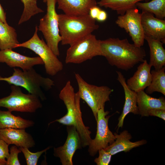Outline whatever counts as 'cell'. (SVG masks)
I'll return each mask as SVG.
<instances>
[{
	"mask_svg": "<svg viewBox=\"0 0 165 165\" xmlns=\"http://www.w3.org/2000/svg\"><path fill=\"white\" fill-rule=\"evenodd\" d=\"M100 41L103 56L118 69L128 71L145 60V49L130 43L127 38H109Z\"/></svg>",
	"mask_w": 165,
	"mask_h": 165,
	"instance_id": "cell-1",
	"label": "cell"
},
{
	"mask_svg": "<svg viewBox=\"0 0 165 165\" xmlns=\"http://www.w3.org/2000/svg\"><path fill=\"white\" fill-rule=\"evenodd\" d=\"M59 96L66 107L67 113L63 117L50 123L49 124L57 122L64 125L74 127L79 135L82 146H88L92 139L91 132L89 130L90 128L83 123L80 108L81 99L78 92H75L70 81L66 82Z\"/></svg>",
	"mask_w": 165,
	"mask_h": 165,
	"instance_id": "cell-2",
	"label": "cell"
},
{
	"mask_svg": "<svg viewBox=\"0 0 165 165\" xmlns=\"http://www.w3.org/2000/svg\"><path fill=\"white\" fill-rule=\"evenodd\" d=\"M59 33L63 45H71L99 28L90 15L71 16L58 14Z\"/></svg>",
	"mask_w": 165,
	"mask_h": 165,
	"instance_id": "cell-3",
	"label": "cell"
},
{
	"mask_svg": "<svg viewBox=\"0 0 165 165\" xmlns=\"http://www.w3.org/2000/svg\"><path fill=\"white\" fill-rule=\"evenodd\" d=\"M13 70L12 75L6 77H0V81L24 88L29 94L37 96L42 100L46 99L42 89L49 90L54 85L52 80L42 77L33 68L27 70L15 68Z\"/></svg>",
	"mask_w": 165,
	"mask_h": 165,
	"instance_id": "cell-4",
	"label": "cell"
},
{
	"mask_svg": "<svg viewBox=\"0 0 165 165\" xmlns=\"http://www.w3.org/2000/svg\"><path fill=\"white\" fill-rule=\"evenodd\" d=\"M75 77L80 97L90 108L97 121L98 111L105 106L106 102L109 101L110 96L113 90L107 86H98L89 84L78 73H75Z\"/></svg>",
	"mask_w": 165,
	"mask_h": 165,
	"instance_id": "cell-5",
	"label": "cell"
},
{
	"mask_svg": "<svg viewBox=\"0 0 165 165\" xmlns=\"http://www.w3.org/2000/svg\"><path fill=\"white\" fill-rule=\"evenodd\" d=\"M100 41L91 34L75 42L67 51L65 63L79 64L96 56H103Z\"/></svg>",
	"mask_w": 165,
	"mask_h": 165,
	"instance_id": "cell-6",
	"label": "cell"
},
{
	"mask_svg": "<svg viewBox=\"0 0 165 165\" xmlns=\"http://www.w3.org/2000/svg\"><path fill=\"white\" fill-rule=\"evenodd\" d=\"M35 28L34 33L30 39L17 44L15 48L22 47L32 50L42 60L46 73L54 76L63 69V64L44 40L39 38L37 34L38 26H36Z\"/></svg>",
	"mask_w": 165,
	"mask_h": 165,
	"instance_id": "cell-7",
	"label": "cell"
},
{
	"mask_svg": "<svg viewBox=\"0 0 165 165\" xmlns=\"http://www.w3.org/2000/svg\"><path fill=\"white\" fill-rule=\"evenodd\" d=\"M46 14L40 20L38 29L42 33L46 43L57 57L60 55L58 44L61 41L58 14L56 12V0H47Z\"/></svg>",
	"mask_w": 165,
	"mask_h": 165,
	"instance_id": "cell-8",
	"label": "cell"
},
{
	"mask_svg": "<svg viewBox=\"0 0 165 165\" xmlns=\"http://www.w3.org/2000/svg\"><path fill=\"white\" fill-rule=\"evenodd\" d=\"M9 95L0 99V107L12 111L33 113L41 108L39 98L30 94L23 93L20 86L12 85Z\"/></svg>",
	"mask_w": 165,
	"mask_h": 165,
	"instance_id": "cell-9",
	"label": "cell"
},
{
	"mask_svg": "<svg viewBox=\"0 0 165 165\" xmlns=\"http://www.w3.org/2000/svg\"><path fill=\"white\" fill-rule=\"evenodd\" d=\"M141 16L135 6L127 10L123 15H119L116 21V24L129 34L133 43L138 47L144 45L145 40Z\"/></svg>",
	"mask_w": 165,
	"mask_h": 165,
	"instance_id": "cell-10",
	"label": "cell"
},
{
	"mask_svg": "<svg viewBox=\"0 0 165 165\" xmlns=\"http://www.w3.org/2000/svg\"><path fill=\"white\" fill-rule=\"evenodd\" d=\"M109 113V112L105 111V106L97 112L96 134L88 145V151L91 156H94L99 150L107 148L116 139L115 135L108 127V121L110 116H107Z\"/></svg>",
	"mask_w": 165,
	"mask_h": 165,
	"instance_id": "cell-11",
	"label": "cell"
},
{
	"mask_svg": "<svg viewBox=\"0 0 165 165\" xmlns=\"http://www.w3.org/2000/svg\"><path fill=\"white\" fill-rule=\"evenodd\" d=\"M67 137L62 146L54 148V155L59 158L62 165H73V155L82 146L79 135L76 128L73 126H67Z\"/></svg>",
	"mask_w": 165,
	"mask_h": 165,
	"instance_id": "cell-12",
	"label": "cell"
},
{
	"mask_svg": "<svg viewBox=\"0 0 165 165\" xmlns=\"http://www.w3.org/2000/svg\"><path fill=\"white\" fill-rule=\"evenodd\" d=\"M0 63H5L11 68H20L23 70L29 69L36 65L44 64L42 60L39 56H26L11 49L0 50Z\"/></svg>",
	"mask_w": 165,
	"mask_h": 165,
	"instance_id": "cell-13",
	"label": "cell"
},
{
	"mask_svg": "<svg viewBox=\"0 0 165 165\" xmlns=\"http://www.w3.org/2000/svg\"><path fill=\"white\" fill-rule=\"evenodd\" d=\"M141 23L145 36L165 43V20L157 18L152 14L142 11Z\"/></svg>",
	"mask_w": 165,
	"mask_h": 165,
	"instance_id": "cell-14",
	"label": "cell"
},
{
	"mask_svg": "<svg viewBox=\"0 0 165 165\" xmlns=\"http://www.w3.org/2000/svg\"><path fill=\"white\" fill-rule=\"evenodd\" d=\"M117 80L123 87L125 96V101L123 110L119 117L117 125L118 128H122L126 116L129 113L135 115L139 114L137 106V94L131 90L126 83V78L119 71H116Z\"/></svg>",
	"mask_w": 165,
	"mask_h": 165,
	"instance_id": "cell-15",
	"label": "cell"
},
{
	"mask_svg": "<svg viewBox=\"0 0 165 165\" xmlns=\"http://www.w3.org/2000/svg\"><path fill=\"white\" fill-rule=\"evenodd\" d=\"M0 139L9 145L28 148L34 147L35 143L31 134L24 129L6 128L0 129Z\"/></svg>",
	"mask_w": 165,
	"mask_h": 165,
	"instance_id": "cell-16",
	"label": "cell"
},
{
	"mask_svg": "<svg viewBox=\"0 0 165 165\" xmlns=\"http://www.w3.org/2000/svg\"><path fill=\"white\" fill-rule=\"evenodd\" d=\"M58 9L64 14L71 16L89 14L90 9L97 5L96 0H56Z\"/></svg>",
	"mask_w": 165,
	"mask_h": 165,
	"instance_id": "cell-17",
	"label": "cell"
},
{
	"mask_svg": "<svg viewBox=\"0 0 165 165\" xmlns=\"http://www.w3.org/2000/svg\"><path fill=\"white\" fill-rule=\"evenodd\" d=\"M151 67L145 59L138 66L132 76L126 81L128 87L137 93L144 90L150 85L151 82Z\"/></svg>",
	"mask_w": 165,
	"mask_h": 165,
	"instance_id": "cell-18",
	"label": "cell"
},
{
	"mask_svg": "<svg viewBox=\"0 0 165 165\" xmlns=\"http://www.w3.org/2000/svg\"><path fill=\"white\" fill-rule=\"evenodd\" d=\"M116 139L113 142L104 149L112 156L122 152H128L132 148L145 145L147 141L143 139L134 142L130 141L131 134L127 130H124L119 134L115 133Z\"/></svg>",
	"mask_w": 165,
	"mask_h": 165,
	"instance_id": "cell-19",
	"label": "cell"
},
{
	"mask_svg": "<svg viewBox=\"0 0 165 165\" xmlns=\"http://www.w3.org/2000/svg\"><path fill=\"white\" fill-rule=\"evenodd\" d=\"M137 94V106L138 113L141 117L148 116V112L154 108L165 110V100L163 97L157 98L152 97L144 90Z\"/></svg>",
	"mask_w": 165,
	"mask_h": 165,
	"instance_id": "cell-20",
	"label": "cell"
},
{
	"mask_svg": "<svg viewBox=\"0 0 165 165\" xmlns=\"http://www.w3.org/2000/svg\"><path fill=\"white\" fill-rule=\"evenodd\" d=\"M150 50L149 64L155 69H159L165 66V50L163 43L160 40L145 36Z\"/></svg>",
	"mask_w": 165,
	"mask_h": 165,
	"instance_id": "cell-21",
	"label": "cell"
},
{
	"mask_svg": "<svg viewBox=\"0 0 165 165\" xmlns=\"http://www.w3.org/2000/svg\"><path fill=\"white\" fill-rule=\"evenodd\" d=\"M8 110H0V129L6 128L24 129L33 126L32 120L24 119L20 116H16Z\"/></svg>",
	"mask_w": 165,
	"mask_h": 165,
	"instance_id": "cell-22",
	"label": "cell"
},
{
	"mask_svg": "<svg viewBox=\"0 0 165 165\" xmlns=\"http://www.w3.org/2000/svg\"><path fill=\"white\" fill-rule=\"evenodd\" d=\"M19 43L15 29L0 20V50L15 48Z\"/></svg>",
	"mask_w": 165,
	"mask_h": 165,
	"instance_id": "cell-23",
	"label": "cell"
},
{
	"mask_svg": "<svg viewBox=\"0 0 165 165\" xmlns=\"http://www.w3.org/2000/svg\"><path fill=\"white\" fill-rule=\"evenodd\" d=\"M149 0H100L97 4L101 7L116 11L118 14L123 15L128 9L136 6L138 2Z\"/></svg>",
	"mask_w": 165,
	"mask_h": 165,
	"instance_id": "cell-24",
	"label": "cell"
},
{
	"mask_svg": "<svg viewBox=\"0 0 165 165\" xmlns=\"http://www.w3.org/2000/svg\"><path fill=\"white\" fill-rule=\"evenodd\" d=\"M165 67H163L151 71V81L150 85L146 89V93L151 94L157 92L165 95Z\"/></svg>",
	"mask_w": 165,
	"mask_h": 165,
	"instance_id": "cell-25",
	"label": "cell"
},
{
	"mask_svg": "<svg viewBox=\"0 0 165 165\" xmlns=\"http://www.w3.org/2000/svg\"><path fill=\"white\" fill-rule=\"evenodd\" d=\"M136 6L142 11L154 15L157 18L164 20L165 17V0H152L146 2H139L136 4Z\"/></svg>",
	"mask_w": 165,
	"mask_h": 165,
	"instance_id": "cell-26",
	"label": "cell"
},
{
	"mask_svg": "<svg viewBox=\"0 0 165 165\" xmlns=\"http://www.w3.org/2000/svg\"><path fill=\"white\" fill-rule=\"evenodd\" d=\"M23 3L24 9L22 14L18 22V24L29 20L32 16L44 11L38 7L37 0H21Z\"/></svg>",
	"mask_w": 165,
	"mask_h": 165,
	"instance_id": "cell-27",
	"label": "cell"
},
{
	"mask_svg": "<svg viewBox=\"0 0 165 165\" xmlns=\"http://www.w3.org/2000/svg\"><path fill=\"white\" fill-rule=\"evenodd\" d=\"M50 148L49 146L41 151L34 153L30 152L27 148L19 147L24 154L27 165H37L38 160L42 154Z\"/></svg>",
	"mask_w": 165,
	"mask_h": 165,
	"instance_id": "cell-28",
	"label": "cell"
},
{
	"mask_svg": "<svg viewBox=\"0 0 165 165\" xmlns=\"http://www.w3.org/2000/svg\"><path fill=\"white\" fill-rule=\"evenodd\" d=\"M8 158L7 159L6 165H20L18 155L21 152L18 147L15 145L12 146L10 148Z\"/></svg>",
	"mask_w": 165,
	"mask_h": 165,
	"instance_id": "cell-29",
	"label": "cell"
},
{
	"mask_svg": "<svg viewBox=\"0 0 165 165\" xmlns=\"http://www.w3.org/2000/svg\"><path fill=\"white\" fill-rule=\"evenodd\" d=\"M99 156L94 160L97 165H108L111 160L112 155L104 149L98 150Z\"/></svg>",
	"mask_w": 165,
	"mask_h": 165,
	"instance_id": "cell-30",
	"label": "cell"
},
{
	"mask_svg": "<svg viewBox=\"0 0 165 165\" xmlns=\"http://www.w3.org/2000/svg\"><path fill=\"white\" fill-rule=\"evenodd\" d=\"M9 145L0 139V165H6L7 159L9 155Z\"/></svg>",
	"mask_w": 165,
	"mask_h": 165,
	"instance_id": "cell-31",
	"label": "cell"
},
{
	"mask_svg": "<svg viewBox=\"0 0 165 165\" xmlns=\"http://www.w3.org/2000/svg\"><path fill=\"white\" fill-rule=\"evenodd\" d=\"M148 114L149 116H156L165 120V110L159 108L153 109L150 110Z\"/></svg>",
	"mask_w": 165,
	"mask_h": 165,
	"instance_id": "cell-32",
	"label": "cell"
},
{
	"mask_svg": "<svg viewBox=\"0 0 165 165\" xmlns=\"http://www.w3.org/2000/svg\"><path fill=\"white\" fill-rule=\"evenodd\" d=\"M101 9L97 5L94 6L90 9L89 14L92 18L96 20Z\"/></svg>",
	"mask_w": 165,
	"mask_h": 165,
	"instance_id": "cell-33",
	"label": "cell"
},
{
	"mask_svg": "<svg viewBox=\"0 0 165 165\" xmlns=\"http://www.w3.org/2000/svg\"><path fill=\"white\" fill-rule=\"evenodd\" d=\"M107 17L108 15L106 12L101 9L96 20L99 22H103L106 20Z\"/></svg>",
	"mask_w": 165,
	"mask_h": 165,
	"instance_id": "cell-34",
	"label": "cell"
},
{
	"mask_svg": "<svg viewBox=\"0 0 165 165\" xmlns=\"http://www.w3.org/2000/svg\"><path fill=\"white\" fill-rule=\"evenodd\" d=\"M0 20L4 23L7 24L6 20V13L0 4Z\"/></svg>",
	"mask_w": 165,
	"mask_h": 165,
	"instance_id": "cell-35",
	"label": "cell"
},
{
	"mask_svg": "<svg viewBox=\"0 0 165 165\" xmlns=\"http://www.w3.org/2000/svg\"><path fill=\"white\" fill-rule=\"evenodd\" d=\"M47 0H43V1L44 2H46Z\"/></svg>",
	"mask_w": 165,
	"mask_h": 165,
	"instance_id": "cell-36",
	"label": "cell"
},
{
	"mask_svg": "<svg viewBox=\"0 0 165 165\" xmlns=\"http://www.w3.org/2000/svg\"></svg>",
	"mask_w": 165,
	"mask_h": 165,
	"instance_id": "cell-37",
	"label": "cell"
}]
</instances>
